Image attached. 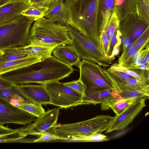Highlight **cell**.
Here are the masks:
<instances>
[{
	"label": "cell",
	"mask_w": 149,
	"mask_h": 149,
	"mask_svg": "<svg viewBox=\"0 0 149 149\" xmlns=\"http://www.w3.org/2000/svg\"><path fill=\"white\" fill-rule=\"evenodd\" d=\"M36 64V69L20 74L1 75V78L13 84H45L59 81L69 76L74 70L72 67L60 62L52 56L42 60Z\"/></svg>",
	"instance_id": "6da1fadb"
},
{
	"label": "cell",
	"mask_w": 149,
	"mask_h": 149,
	"mask_svg": "<svg viewBox=\"0 0 149 149\" xmlns=\"http://www.w3.org/2000/svg\"><path fill=\"white\" fill-rule=\"evenodd\" d=\"M99 0H65L69 19L68 25L92 39L99 36L97 11Z\"/></svg>",
	"instance_id": "7a4b0ae2"
},
{
	"label": "cell",
	"mask_w": 149,
	"mask_h": 149,
	"mask_svg": "<svg viewBox=\"0 0 149 149\" xmlns=\"http://www.w3.org/2000/svg\"><path fill=\"white\" fill-rule=\"evenodd\" d=\"M72 44L67 26L53 22L45 17L35 21L30 30L29 44L55 47Z\"/></svg>",
	"instance_id": "3957f363"
},
{
	"label": "cell",
	"mask_w": 149,
	"mask_h": 149,
	"mask_svg": "<svg viewBox=\"0 0 149 149\" xmlns=\"http://www.w3.org/2000/svg\"><path fill=\"white\" fill-rule=\"evenodd\" d=\"M79 68V78L86 87L85 96L110 89L119 91L107 70L94 62L83 59Z\"/></svg>",
	"instance_id": "277c9868"
},
{
	"label": "cell",
	"mask_w": 149,
	"mask_h": 149,
	"mask_svg": "<svg viewBox=\"0 0 149 149\" xmlns=\"http://www.w3.org/2000/svg\"><path fill=\"white\" fill-rule=\"evenodd\" d=\"M67 26L72 41L71 45L80 59L92 61L101 67H107L109 66L108 64L112 63L113 60L103 51L98 37L91 38L73 27Z\"/></svg>",
	"instance_id": "5b68a950"
},
{
	"label": "cell",
	"mask_w": 149,
	"mask_h": 149,
	"mask_svg": "<svg viewBox=\"0 0 149 149\" xmlns=\"http://www.w3.org/2000/svg\"><path fill=\"white\" fill-rule=\"evenodd\" d=\"M34 21L22 15L14 20L0 25V51L28 45L30 29Z\"/></svg>",
	"instance_id": "8992f818"
},
{
	"label": "cell",
	"mask_w": 149,
	"mask_h": 149,
	"mask_svg": "<svg viewBox=\"0 0 149 149\" xmlns=\"http://www.w3.org/2000/svg\"><path fill=\"white\" fill-rule=\"evenodd\" d=\"M50 104L67 108L80 105L82 97L64 83L55 81L45 84Z\"/></svg>",
	"instance_id": "52a82bcc"
},
{
	"label": "cell",
	"mask_w": 149,
	"mask_h": 149,
	"mask_svg": "<svg viewBox=\"0 0 149 149\" xmlns=\"http://www.w3.org/2000/svg\"><path fill=\"white\" fill-rule=\"evenodd\" d=\"M60 107L49 109L35 119L33 122L18 129V134L21 136L29 135H40L44 131L52 132L56 127Z\"/></svg>",
	"instance_id": "ba28073f"
},
{
	"label": "cell",
	"mask_w": 149,
	"mask_h": 149,
	"mask_svg": "<svg viewBox=\"0 0 149 149\" xmlns=\"http://www.w3.org/2000/svg\"><path fill=\"white\" fill-rule=\"evenodd\" d=\"M36 117L0 97V125L8 123L25 125L33 121Z\"/></svg>",
	"instance_id": "9c48e42d"
},
{
	"label": "cell",
	"mask_w": 149,
	"mask_h": 149,
	"mask_svg": "<svg viewBox=\"0 0 149 149\" xmlns=\"http://www.w3.org/2000/svg\"><path fill=\"white\" fill-rule=\"evenodd\" d=\"M115 117L109 115H98L88 120L74 123L72 130L76 135L101 133L107 130Z\"/></svg>",
	"instance_id": "30bf717a"
},
{
	"label": "cell",
	"mask_w": 149,
	"mask_h": 149,
	"mask_svg": "<svg viewBox=\"0 0 149 149\" xmlns=\"http://www.w3.org/2000/svg\"><path fill=\"white\" fill-rule=\"evenodd\" d=\"M149 28V22L141 19L134 12L120 23L119 29L124 39L133 42Z\"/></svg>",
	"instance_id": "8fae6325"
},
{
	"label": "cell",
	"mask_w": 149,
	"mask_h": 149,
	"mask_svg": "<svg viewBox=\"0 0 149 149\" xmlns=\"http://www.w3.org/2000/svg\"><path fill=\"white\" fill-rule=\"evenodd\" d=\"M146 100L142 99L134 102L128 106L119 114L116 115L113 121L106 130V133L123 129L126 127L146 106Z\"/></svg>",
	"instance_id": "7c38bea8"
},
{
	"label": "cell",
	"mask_w": 149,
	"mask_h": 149,
	"mask_svg": "<svg viewBox=\"0 0 149 149\" xmlns=\"http://www.w3.org/2000/svg\"><path fill=\"white\" fill-rule=\"evenodd\" d=\"M42 6L47 8L45 17L53 22L68 25V11L63 0H47Z\"/></svg>",
	"instance_id": "4fadbf2b"
},
{
	"label": "cell",
	"mask_w": 149,
	"mask_h": 149,
	"mask_svg": "<svg viewBox=\"0 0 149 149\" xmlns=\"http://www.w3.org/2000/svg\"><path fill=\"white\" fill-rule=\"evenodd\" d=\"M30 6L29 0H12L0 7V25L14 20Z\"/></svg>",
	"instance_id": "5bb4252c"
},
{
	"label": "cell",
	"mask_w": 149,
	"mask_h": 149,
	"mask_svg": "<svg viewBox=\"0 0 149 149\" xmlns=\"http://www.w3.org/2000/svg\"><path fill=\"white\" fill-rule=\"evenodd\" d=\"M18 86L24 94L33 103L50 104L49 95L45 84H21Z\"/></svg>",
	"instance_id": "9a60e30c"
},
{
	"label": "cell",
	"mask_w": 149,
	"mask_h": 149,
	"mask_svg": "<svg viewBox=\"0 0 149 149\" xmlns=\"http://www.w3.org/2000/svg\"><path fill=\"white\" fill-rule=\"evenodd\" d=\"M53 56L63 63L72 67L78 68L81 61L77 53L72 45H63L57 46L52 52Z\"/></svg>",
	"instance_id": "2e32d148"
},
{
	"label": "cell",
	"mask_w": 149,
	"mask_h": 149,
	"mask_svg": "<svg viewBox=\"0 0 149 149\" xmlns=\"http://www.w3.org/2000/svg\"><path fill=\"white\" fill-rule=\"evenodd\" d=\"M122 54L118 61V64L128 70L135 68L138 50L130 40L125 39Z\"/></svg>",
	"instance_id": "e0dca14e"
},
{
	"label": "cell",
	"mask_w": 149,
	"mask_h": 149,
	"mask_svg": "<svg viewBox=\"0 0 149 149\" xmlns=\"http://www.w3.org/2000/svg\"><path fill=\"white\" fill-rule=\"evenodd\" d=\"M115 0H99L97 11L99 35L103 31L106 23L115 8Z\"/></svg>",
	"instance_id": "ac0fdd59"
},
{
	"label": "cell",
	"mask_w": 149,
	"mask_h": 149,
	"mask_svg": "<svg viewBox=\"0 0 149 149\" xmlns=\"http://www.w3.org/2000/svg\"><path fill=\"white\" fill-rule=\"evenodd\" d=\"M33 56L27 58L0 63V75L15 70L27 68L41 61Z\"/></svg>",
	"instance_id": "d6986e66"
},
{
	"label": "cell",
	"mask_w": 149,
	"mask_h": 149,
	"mask_svg": "<svg viewBox=\"0 0 149 149\" xmlns=\"http://www.w3.org/2000/svg\"><path fill=\"white\" fill-rule=\"evenodd\" d=\"M55 48L28 44L24 46L8 48L7 49V50L11 52L30 54L37 56L42 60L51 56Z\"/></svg>",
	"instance_id": "ffe728a7"
},
{
	"label": "cell",
	"mask_w": 149,
	"mask_h": 149,
	"mask_svg": "<svg viewBox=\"0 0 149 149\" xmlns=\"http://www.w3.org/2000/svg\"><path fill=\"white\" fill-rule=\"evenodd\" d=\"M139 98H124L120 96L118 98L112 97L100 104L102 110H112L118 115L126 107L134 102L141 100Z\"/></svg>",
	"instance_id": "44dd1931"
},
{
	"label": "cell",
	"mask_w": 149,
	"mask_h": 149,
	"mask_svg": "<svg viewBox=\"0 0 149 149\" xmlns=\"http://www.w3.org/2000/svg\"><path fill=\"white\" fill-rule=\"evenodd\" d=\"M120 94L118 91L111 89L98 92L83 97L80 105L101 104L112 97L118 98Z\"/></svg>",
	"instance_id": "7402d4cb"
},
{
	"label": "cell",
	"mask_w": 149,
	"mask_h": 149,
	"mask_svg": "<svg viewBox=\"0 0 149 149\" xmlns=\"http://www.w3.org/2000/svg\"><path fill=\"white\" fill-rule=\"evenodd\" d=\"M0 97L11 103L13 102L32 103L23 93L19 88L18 84H12L9 87L0 89Z\"/></svg>",
	"instance_id": "603a6c76"
},
{
	"label": "cell",
	"mask_w": 149,
	"mask_h": 149,
	"mask_svg": "<svg viewBox=\"0 0 149 149\" xmlns=\"http://www.w3.org/2000/svg\"><path fill=\"white\" fill-rule=\"evenodd\" d=\"M136 0H115V10L120 22L136 12Z\"/></svg>",
	"instance_id": "cb8c5ba5"
},
{
	"label": "cell",
	"mask_w": 149,
	"mask_h": 149,
	"mask_svg": "<svg viewBox=\"0 0 149 149\" xmlns=\"http://www.w3.org/2000/svg\"><path fill=\"white\" fill-rule=\"evenodd\" d=\"M47 9L38 4H31L22 15L31 18L35 21L45 17Z\"/></svg>",
	"instance_id": "d4e9b609"
},
{
	"label": "cell",
	"mask_w": 149,
	"mask_h": 149,
	"mask_svg": "<svg viewBox=\"0 0 149 149\" xmlns=\"http://www.w3.org/2000/svg\"><path fill=\"white\" fill-rule=\"evenodd\" d=\"M109 140L106 136L101 133L74 136L69 138L67 140L69 141L79 142H99Z\"/></svg>",
	"instance_id": "484cf974"
},
{
	"label": "cell",
	"mask_w": 149,
	"mask_h": 149,
	"mask_svg": "<svg viewBox=\"0 0 149 149\" xmlns=\"http://www.w3.org/2000/svg\"><path fill=\"white\" fill-rule=\"evenodd\" d=\"M15 103L13 104L38 118L41 116L45 112L42 105L39 104L32 103L15 102Z\"/></svg>",
	"instance_id": "4316f807"
},
{
	"label": "cell",
	"mask_w": 149,
	"mask_h": 149,
	"mask_svg": "<svg viewBox=\"0 0 149 149\" xmlns=\"http://www.w3.org/2000/svg\"><path fill=\"white\" fill-rule=\"evenodd\" d=\"M120 96L124 98H139L146 100L149 97V86L141 89L123 91L120 92Z\"/></svg>",
	"instance_id": "83f0119b"
},
{
	"label": "cell",
	"mask_w": 149,
	"mask_h": 149,
	"mask_svg": "<svg viewBox=\"0 0 149 149\" xmlns=\"http://www.w3.org/2000/svg\"><path fill=\"white\" fill-rule=\"evenodd\" d=\"M120 23L115 9L106 23L103 31L105 32L109 42L113 34L116 30L119 28Z\"/></svg>",
	"instance_id": "f1b7e54d"
},
{
	"label": "cell",
	"mask_w": 149,
	"mask_h": 149,
	"mask_svg": "<svg viewBox=\"0 0 149 149\" xmlns=\"http://www.w3.org/2000/svg\"><path fill=\"white\" fill-rule=\"evenodd\" d=\"M136 12L140 18L149 22V0H136Z\"/></svg>",
	"instance_id": "f546056e"
},
{
	"label": "cell",
	"mask_w": 149,
	"mask_h": 149,
	"mask_svg": "<svg viewBox=\"0 0 149 149\" xmlns=\"http://www.w3.org/2000/svg\"><path fill=\"white\" fill-rule=\"evenodd\" d=\"M2 54L0 56V63L7 61L23 59L33 56L26 53L8 52L2 50Z\"/></svg>",
	"instance_id": "4dcf8cb0"
},
{
	"label": "cell",
	"mask_w": 149,
	"mask_h": 149,
	"mask_svg": "<svg viewBox=\"0 0 149 149\" xmlns=\"http://www.w3.org/2000/svg\"><path fill=\"white\" fill-rule=\"evenodd\" d=\"M20 136L17 133L0 136V143H30L33 141Z\"/></svg>",
	"instance_id": "1f68e13d"
},
{
	"label": "cell",
	"mask_w": 149,
	"mask_h": 149,
	"mask_svg": "<svg viewBox=\"0 0 149 149\" xmlns=\"http://www.w3.org/2000/svg\"><path fill=\"white\" fill-rule=\"evenodd\" d=\"M121 36V34L118 28L113 34L109 41V49L107 54L109 57L111 55L113 50L120 48L121 43L120 38Z\"/></svg>",
	"instance_id": "d6a6232c"
},
{
	"label": "cell",
	"mask_w": 149,
	"mask_h": 149,
	"mask_svg": "<svg viewBox=\"0 0 149 149\" xmlns=\"http://www.w3.org/2000/svg\"><path fill=\"white\" fill-rule=\"evenodd\" d=\"M149 28L137 39L133 42L134 47L139 50L149 47Z\"/></svg>",
	"instance_id": "836d02e7"
},
{
	"label": "cell",
	"mask_w": 149,
	"mask_h": 149,
	"mask_svg": "<svg viewBox=\"0 0 149 149\" xmlns=\"http://www.w3.org/2000/svg\"><path fill=\"white\" fill-rule=\"evenodd\" d=\"M64 84L80 95L82 97L85 96L86 87L79 77L77 80L65 83Z\"/></svg>",
	"instance_id": "e575fe53"
},
{
	"label": "cell",
	"mask_w": 149,
	"mask_h": 149,
	"mask_svg": "<svg viewBox=\"0 0 149 149\" xmlns=\"http://www.w3.org/2000/svg\"><path fill=\"white\" fill-rule=\"evenodd\" d=\"M40 137L38 139L34 140V142L48 141L62 139L58 135L51 132L44 131L40 135Z\"/></svg>",
	"instance_id": "d590c367"
},
{
	"label": "cell",
	"mask_w": 149,
	"mask_h": 149,
	"mask_svg": "<svg viewBox=\"0 0 149 149\" xmlns=\"http://www.w3.org/2000/svg\"><path fill=\"white\" fill-rule=\"evenodd\" d=\"M98 38L103 51L108 55L109 42L105 32L103 31L99 34Z\"/></svg>",
	"instance_id": "8d00e7d4"
},
{
	"label": "cell",
	"mask_w": 149,
	"mask_h": 149,
	"mask_svg": "<svg viewBox=\"0 0 149 149\" xmlns=\"http://www.w3.org/2000/svg\"><path fill=\"white\" fill-rule=\"evenodd\" d=\"M18 129H13L8 127L0 125V136L17 133Z\"/></svg>",
	"instance_id": "74e56055"
},
{
	"label": "cell",
	"mask_w": 149,
	"mask_h": 149,
	"mask_svg": "<svg viewBox=\"0 0 149 149\" xmlns=\"http://www.w3.org/2000/svg\"><path fill=\"white\" fill-rule=\"evenodd\" d=\"M0 75V89L7 88L10 87L12 84L1 78Z\"/></svg>",
	"instance_id": "f35d334b"
},
{
	"label": "cell",
	"mask_w": 149,
	"mask_h": 149,
	"mask_svg": "<svg viewBox=\"0 0 149 149\" xmlns=\"http://www.w3.org/2000/svg\"><path fill=\"white\" fill-rule=\"evenodd\" d=\"M47 0H29V2L30 4H36L41 6H42L43 4Z\"/></svg>",
	"instance_id": "ab89813d"
},
{
	"label": "cell",
	"mask_w": 149,
	"mask_h": 149,
	"mask_svg": "<svg viewBox=\"0 0 149 149\" xmlns=\"http://www.w3.org/2000/svg\"><path fill=\"white\" fill-rule=\"evenodd\" d=\"M12 0H0V7L9 2Z\"/></svg>",
	"instance_id": "60d3db41"
},
{
	"label": "cell",
	"mask_w": 149,
	"mask_h": 149,
	"mask_svg": "<svg viewBox=\"0 0 149 149\" xmlns=\"http://www.w3.org/2000/svg\"><path fill=\"white\" fill-rule=\"evenodd\" d=\"M2 51H0V56L2 54Z\"/></svg>",
	"instance_id": "b9f144b4"
}]
</instances>
